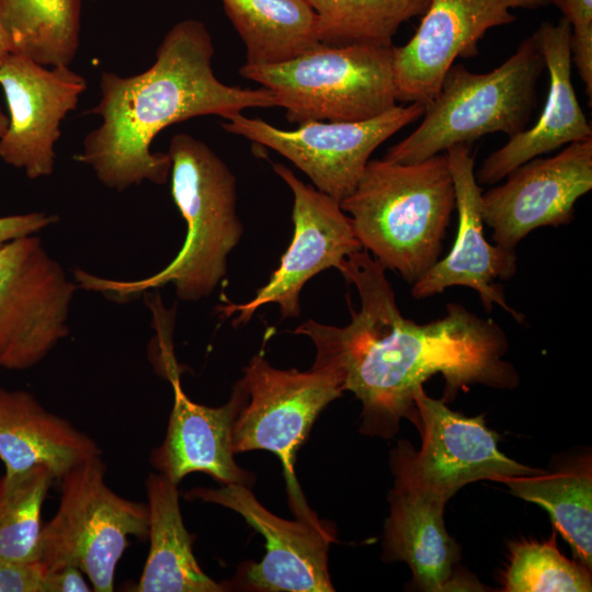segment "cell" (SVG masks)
<instances>
[{
  "instance_id": "24",
  "label": "cell",
  "mask_w": 592,
  "mask_h": 592,
  "mask_svg": "<svg viewBox=\"0 0 592 592\" xmlns=\"http://www.w3.org/2000/svg\"><path fill=\"white\" fill-rule=\"evenodd\" d=\"M494 481L543 506L585 567L592 566V475L590 458L554 474L501 476Z\"/></svg>"
},
{
  "instance_id": "7",
  "label": "cell",
  "mask_w": 592,
  "mask_h": 592,
  "mask_svg": "<svg viewBox=\"0 0 592 592\" xmlns=\"http://www.w3.org/2000/svg\"><path fill=\"white\" fill-rule=\"evenodd\" d=\"M101 455L82 460L61 478V496L53 519L43 525L39 561L46 571L78 568L95 592H112L115 568L128 537H148L145 503L125 499L105 483Z\"/></svg>"
},
{
  "instance_id": "27",
  "label": "cell",
  "mask_w": 592,
  "mask_h": 592,
  "mask_svg": "<svg viewBox=\"0 0 592 592\" xmlns=\"http://www.w3.org/2000/svg\"><path fill=\"white\" fill-rule=\"evenodd\" d=\"M55 479L43 465L0 479V562L39 560L42 508Z\"/></svg>"
},
{
  "instance_id": "25",
  "label": "cell",
  "mask_w": 592,
  "mask_h": 592,
  "mask_svg": "<svg viewBox=\"0 0 592 592\" xmlns=\"http://www.w3.org/2000/svg\"><path fill=\"white\" fill-rule=\"evenodd\" d=\"M11 53L54 67L69 66L80 43V0H0Z\"/></svg>"
},
{
  "instance_id": "15",
  "label": "cell",
  "mask_w": 592,
  "mask_h": 592,
  "mask_svg": "<svg viewBox=\"0 0 592 592\" xmlns=\"http://www.w3.org/2000/svg\"><path fill=\"white\" fill-rule=\"evenodd\" d=\"M548 0H430L411 39L392 46L397 101L430 103L456 58L475 57L485 33L516 20L514 9H538Z\"/></svg>"
},
{
  "instance_id": "9",
  "label": "cell",
  "mask_w": 592,
  "mask_h": 592,
  "mask_svg": "<svg viewBox=\"0 0 592 592\" xmlns=\"http://www.w3.org/2000/svg\"><path fill=\"white\" fill-rule=\"evenodd\" d=\"M414 405L422 445L414 451L400 441L391 452L394 487L445 504L469 482L542 473L505 456L482 415L468 418L455 412L429 397L423 387L417 390Z\"/></svg>"
},
{
  "instance_id": "4",
  "label": "cell",
  "mask_w": 592,
  "mask_h": 592,
  "mask_svg": "<svg viewBox=\"0 0 592 592\" xmlns=\"http://www.w3.org/2000/svg\"><path fill=\"white\" fill-rule=\"evenodd\" d=\"M340 206L362 248L413 284L439 260L455 207L446 155L413 163L369 160Z\"/></svg>"
},
{
  "instance_id": "21",
  "label": "cell",
  "mask_w": 592,
  "mask_h": 592,
  "mask_svg": "<svg viewBox=\"0 0 592 592\" xmlns=\"http://www.w3.org/2000/svg\"><path fill=\"white\" fill-rule=\"evenodd\" d=\"M388 500L384 559L407 562L414 581L425 591L449 590L458 550L444 526L445 504L396 487Z\"/></svg>"
},
{
  "instance_id": "17",
  "label": "cell",
  "mask_w": 592,
  "mask_h": 592,
  "mask_svg": "<svg viewBox=\"0 0 592 592\" xmlns=\"http://www.w3.org/2000/svg\"><path fill=\"white\" fill-rule=\"evenodd\" d=\"M454 185L455 206L458 213L456 239L451 251L437 260L411 288V295L426 298L452 286L475 289L486 310L494 305L503 308L517 322L525 319L522 312L506 303L498 281H508L516 272L515 249L491 244L483 234L481 212L482 190L474 171L475 157L467 144L452 146L445 151Z\"/></svg>"
},
{
  "instance_id": "30",
  "label": "cell",
  "mask_w": 592,
  "mask_h": 592,
  "mask_svg": "<svg viewBox=\"0 0 592 592\" xmlns=\"http://www.w3.org/2000/svg\"><path fill=\"white\" fill-rule=\"evenodd\" d=\"M46 569L39 560L0 562V592H45Z\"/></svg>"
},
{
  "instance_id": "28",
  "label": "cell",
  "mask_w": 592,
  "mask_h": 592,
  "mask_svg": "<svg viewBox=\"0 0 592 592\" xmlns=\"http://www.w3.org/2000/svg\"><path fill=\"white\" fill-rule=\"evenodd\" d=\"M581 562L570 561L556 547L555 533L548 542L511 545L510 565L503 573L506 592H587L591 573Z\"/></svg>"
},
{
  "instance_id": "5",
  "label": "cell",
  "mask_w": 592,
  "mask_h": 592,
  "mask_svg": "<svg viewBox=\"0 0 592 592\" xmlns=\"http://www.w3.org/2000/svg\"><path fill=\"white\" fill-rule=\"evenodd\" d=\"M544 68L534 33L490 72L474 73L463 65H452L425 105L421 124L390 147L384 159L413 163L458 144L470 145L487 134L514 136L525 128L536 105V86Z\"/></svg>"
},
{
  "instance_id": "33",
  "label": "cell",
  "mask_w": 592,
  "mask_h": 592,
  "mask_svg": "<svg viewBox=\"0 0 592 592\" xmlns=\"http://www.w3.org/2000/svg\"><path fill=\"white\" fill-rule=\"evenodd\" d=\"M11 53L10 44L0 21V64Z\"/></svg>"
},
{
  "instance_id": "18",
  "label": "cell",
  "mask_w": 592,
  "mask_h": 592,
  "mask_svg": "<svg viewBox=\"0 0 592 592\" xmlns=\"http://www.w3.org/2000/svg\"><path fill=\"white\" fill-rule=\"evenodd\" d=\"M173 355L160 360L172 385L174 400L164 440L150 456L153 468L175 485L186 475L200 471L223 486L251 487L253 474L238 466L232 447L234 423L248 399L241 378L235 384L227 403L217 408L196 403L181 387Z\"/></svg>"
},
{
  "instance_id": "1",
  "label": "cell",
  "mask_w": 592,
  "mask_h": 592,
  "mask_svg": "<svg viewBox=\"0 0 592 592\" xmlns=\"http://www.w3.org/2000/svg\"><path fill=\"white\" fill-rule=\"evenodd\" d=\"M358 293L351 321L335 327L307 320L293 332L311 340L314 364L337 371L344 391L362 402L361 432L389 439L402 418L418 423L414 395L441 374L449 392L475 384L513 388L514 367L503 360L508 340L491 318L460 304H447L444 317L419 325L405 318L386 269L368 251L351 253L339 269Z\"/></svg>"
},
{
  "instance_id": "32",
  "label": "cell",
  "mask_w": 592,
  "mask_h": 592,
  "mask_svg": "<svg viewBox=\"0 0 592 592\" xmlns=\"http://www.w3.org/2000/svg\"><path fill=\"white\" fill-rule=\"evenodd\" d=\"M90 587L82 572L71 566L46 571L45 592H88Z\"/></svg>"
},
{
  "instance_id": "2",
  "label": "cell",
  "mask_w": 592,
  "mask_h": 592,
  "mask_svg": "<svg viewBox=\"0 0 592 592\" xmlns=\"http://www.w3.org/2000/svg\"><path fill=\"white\" fill-rule=\"evenodd\" d=\"M213 56L204 23L184 20L164 35L147 70L128 77L102 72L99 102L89 110L101 123L87 134L73 158L118 192L144 181L163 184L171 159L168 152L150 149L162 129L197 116L226 119L249 107L277 106L264 87L243 89L218 80Z\"/></svg>"
},
{
  "instance_id": "14",
  "label": "cell",
  "mask_w": 592,
  "mask_h": 592,
  "mask_svg": "<svg viewBox=\"0 0 592 592\" xmlns=\"http://www.w3.org/2000/svg\"><path fill=\"white\" fill-rule=\"evenodd\" d=\"M0 87L8 106L0 159L33 180L50 175L61 122L77 109L86 79L67 65L48 67L10 53L0 64Z\"/></svg>"
},
{
  "instance_id": "23",
  "label": "cell",
  "mask_w": 592,
  "mask_h": 592,
  "mask_svg": "<svg viewBox=\"0 0 592 592\" xmlns=\"http://www.w3.org/2000/svg\"><path fill=\"white\" fill-rule=\"evenodd\" d=\"M246 47V64H281L321 45L306 0H220Z\"/></svg>"
},
{
  "instance_id": "20",
  "label": "cell",
  "mask_w": 592,
  "mask_h": 592,
  "mask_svg": "<svg viewBox=\"0 0 592 592\" xmlns=\"http://www.w3.org/2000/svg\"><path fill=\"white\" fill-rule=\"evenodd\" d=\"M101 453L93 439L46 410L31 392L0 388V459L5 476L43 465L60 479Z\"/></svg>"
},
{
  "instance_id": "34",
  "label": "cell",
  "mask_w": 592,
  "mask_h": 592,
  "mask_svg": "<svg viewBox=\"0 0 592 592\" xmlns=\"http://www.w3.org/2000/svg\"><path fill=\"white\" fill-rule=\"evenodd\" d=\"M7 126H8V115L4 114V112L2 111V107L0 105V137L4 133Z\"/></svg>"
},
{
  "instance_id": "12",
  "label": "cell",
  "mask_w": 592,
  "mask_h": 592,
  "mask_svg": "<svg viewBox=\"0 0 592 592\" xmlns=\"http://www.w3.org/2000/svg\"><path fill=\"white\" fill-rule=\"evenodd\" d=\"M184 497L237 512L264 537L266 553L262 560L241 563L230 588L254 592L334 591L328 571V551L334 534L319 519L278 517L244 485L195 488Z\"/></svg>"
},
{
  "instance_id": "6",
  "label": "cell",
  "mask_w": 592,
  "mask_h": 592,
  "mask_svg": "<svg viewBox=\"0 0 592 592\" xmlns=\"http://www.w3.org/2000/svg\"><path fill=\"white\" fill-rule=\"evenodd\" d=\"M392 46L321 44L281 64H244L239 73L270 90L289 123L366 121L398 105Z\"/></svg>"
},
{
  "instance_id": "13",
  "label": "cell",
  "mask_w": 592,
  "mask_h": 592,
  "mask_svg": "<svg viewBox=\"0 0 592 592\" xmlns=\"http://www.w3.org/2000/svg\"><path fill=\"white\" fill-rule=\"evenodd\" d=\"M273 171L294 196L293 239L280 266L250 301L228 303L218 308L226 316L237 314L234 326L247 323L255 310L266 304H277L283 318L298 317L304 285L325 270H339L351 253L363 250L340 202L305 184L282 163H273Z\"/></svg>"
},
{
  "instance_id": "3",
  "label": "cell",
  "mask_w": 592,
  "mask_h": 592,
  "mask_svg": "<svg viewBox=\"0 0 592 592\" xmlns=\"http://www.w3.org/2000/svg\"><path fill=\"white\" fill-rule=\"evenodd\" d=\"M168 155L171 195L186 221V236L175 258L139 280L105 278L76 269L72 273L79 287L126 301L172 284L178 298L196 301L209 296L225 277L227 258L243 232L237 214L236 178L210 147L190 134H175Z\"/></svg>"
},
{
  "instance_id": "29",
  "label": "cell",
  "mask_w": 592,
  "mask_h": 592,
  "mask_svg": "<svg viewBox=\"0 0 592 592\" xmlns=\"http://www.w3.org/2000/svg\"><path fill=\"white\" fill-rule=\"evenodd\" d=\"M555 4L571 27V59L592 101V0H548Z\"/></svg>"
},
{
  "instance_id": "8",
  "label": "cell",
  "mask_w": 592,
  "mask_h": 592,
  "mask_svg": "<svg viewBox=\"0 0 592 592\" xmlns=\"http://www.w3.org/2000/svg\"><path fill=\"white\" fill-rule=\"evenodd\" d=\"M248 399L232 428L235 454L264 449L281 460L288 504L298 519H315L297 482L296 454L328 403L344 391L341 375L323 365L309 371L273 367L260 352L242 369Z\"/></svg>"
},
{
  "instance_id": "26",
  "label": "cell",
  "mask_w": 592,
  "mask_h": 592,
  "mask_svg": "<svg viewBox=\"0 0 592 592\" xmlns=\"http://www.w3.org/2000/svg\"><path fill=\"white\" fill-rule=\"evenodd\" d=\"M318 16L326 46H392L400 25L422 16L430 0H306Z\"/></svg>"
},
{
  "instance_id": "19",
  "label": "cell",
  "mask_w": 592,
  "mask_h": 592,
  "mask_svg": "<svg viewBox=\"0 0 592 592\" xmlns=\"http://www.w3.org/2000/svg\"><path fill=\"white\" fill-rule=\"evenodd\" d=\"M549 73L546 104L534 126L510 137L477 171L479 184H494L512 170L563 145L592 138V128L571 80V27L566 19L542 22L534 32Z\"/></svg>"
},
{
  "instance_id": "22",
  "label": "cell",
  "mask_w": 592,
  "mask_h": 592,
  "mask_svg": "<svg viewBox=\"0 0 592 592\" xmlns=\"http://www.w3.org/2000/svg\"><path fill=\"white\" fill-rule=\"evenodd\" d=\"M178 485L162 474L146 480L149 554L137 592H220L226 584L208 577L194 557L193 536L184 526Z\"/></svg>"
},
{
  "instance_id": "31",
  "label": "cell",
  "mask_w": 592,
  "mask_h": 592,
  "mask_svg": "<svg viewBox=\"0 0 592 592\" xmlns=\"http://www.w3.org/2000/svg\"><path fill=\"white\" fill-rule=\"evenodd\" d=\"M57 221V215L44 212L0 217V249L14 239L34 235Z\"/></svg>"
},
{
  "instance_id": "16",
  "label": "cell",
  "mask_w": 592,
  "mask_h": 592,
  "mask_svg": "<svg viewBox=\"0 0 592 592\" xmlns=\"http://www.w3.org/2000/svg\"><path fill=\"white\" fill-rule=\"evenodd\" d=\"M481 196L492 240L515 249L531 231L569 224L576 202L592 189V138L569 144L550 158H533Z\"/></svg>"
},
{
  "instance_id": "11",
  "label": "cell",
  "mask_w": 592,
  "mask_h": 592,
  "mask_svg": "<svg viewBox=\"0 0 592 592\" xmlns=\"http://www.w3.org/2000/svg\"><path fill=\"white\" fill-rule=\"evenodd\" d=\"M424 109L420 103L396 105L366 121H312L291 130L236 113L221 127L275 150L301 170L318 191L342 202L356 187L374 150L420 118Z\"/></svg>"
},
{
  "instance_id": "10",
  "label": "cell",
  "mask_w": 592,
  "mask_h": 592,
  "mask_svg": "<svg viewBox=\"0 0 592 592\" xmlns=\"http://www.w3.org/2000/svg\"><path fill=\"white\" fill-rule=\"evenodd\" d=\"M78 285L34 235L0 249V367L24 371L69 335Z\"/></svg>"
}]
</instances>
